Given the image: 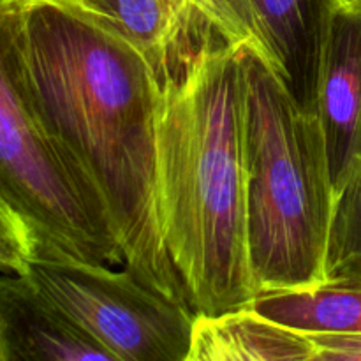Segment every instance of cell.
I'll return each instance as SVG.
<instances>
[{
  "label": "cell",
  "mask_w": 361,
  "mask_h": 361,
  "mask_svg": "<svg viewBox=\"0 0 361 361\" xmlns=\"http://www.w3.org/2000/svg\"><path fill=\"white\" fill-rule=\"evenodd\" d=\"M20 46L35 109L101 196L126 268L190 307L159 226L162 87L155 74L118 28L83 0H23Z\"/></svg>",
  "instance_id": "obj_1"
},
{
  "label": "cell",
  "mask_w": 361,
  "mask_h": 361,
  "mask_svg": "<svg viewBox=\"0 0 361 361\" xmlns=\"http://www.w3.org/2000/svg\"><path fill=\"white\" fill-rule=\"evenodd\" d=\"M242 44L212 35L166 83L157 122L161 235L196 314L252 303L247 254Z\"/></svg>",
  "instance_id": "obj_2"
},
{
  "label": "cell",
  "mask_w": 361,
  "mask_h": 361,
  "mask_svg": "<svg viewBox=\"0 0 361 361\" xmlns=\"http://www.w3.org/2000/svg\"><path fill=\"white\" fill-rule=\"evenodd\" d=\"M247 254L256 295L324 281L334 185L317 115L242 44Z\"/></svg>",
  "instance_id": "obj_3"
},
{
  "label": "cell",
  "mask_w": 361,
  "mask_h": 361,
  "mask_svg": "<svg viewBox=\"0 0 361 361\" xmlns=\"http://www.w3.org/2000/svg\"><path fill=\"white\" fill-rule=\"evenodd\" d=\"M21 6L23 0H0V204L23 229L30 259L123 264L101 196L32 101L20 46Z\"/></svg>",
  "instance_id": "obj_4"
},
{
  "label": "cell",
  "mask_w": 361,
  "mask_h": 361,
  "mask_svg": "<svg viewBox=\"0 0 361 361\" xmlns=\"http://www.w3.org/2000/svg\"><path fill=\"white\" fill-rule=\"evenodd\" d=\"M23 274L116 361H189L196 312L127 268L30 259Z\"/></svg>",
  "instance_id": "obj_5"
},
{
  "label": "cell",
  "mask_w": 361,
  "mask_h": 361,
  "mask_svg": "<svg viewBox=\"0 0 361 361\" xmlns=\"http://www.w3.org/2000/svg\"><path fill=\"white\" fill-rule=\"evenodd\" d=\"M249 46L271 67L300 108L316 115L326 32L338 0H229Z\"/></svg>",
  "instance_id": "obj_6"
},
{
  "label": "cell",
  "mask_w": 361,
  "mask_h": 361,
  "mask_svg": "<svg viewBox=\"0 0 361 361\" xmlns=\"http://www.w3.org/2000/svg\"><path fill=\"white\" fill-rule=\"evenodd\" d=\"M316 115L335 192L361 162V2L337 6L331 14Z\"/></svg>",
  "instance_id": "obj_7"
},
{
  "label": "cell",
  "mask_w": 361,
  "mask_h": 361,
  "mask_svg": "<svg viewBox=\"0 0 361 361\" xmlns=\"http://www.w3.org/2000/svg\"><path fill=\"white\" fill-rule=\"evenodd\" d=\"M2 361H116L25 274H0Z\"/></svg>",
  "instance_id": "obj_8"
},
{
  "label": "cell",
  "mask_w": 361,
  "mask_h": 361,
  "mask_svg": "<svg viewBox=\"0 0 361 361\" xmlns=\"http://www.w3.org/2000/svg\"><path fill=\"white\" fill-rule=\"evenodd\" d=\"M104 14L140 51L161 87L221 35L192 0H83Z\"/></svg>",
  "instance_id": "obj_9"
},
{
  "label": "cell",
  "mask_w": 361,
  "mask_h": 361,
  "mask_svg": "<svg viewBox=\"0 0 361 361\" xmlns=\"http://www.w3.org/2000/svg\"><path fill=\"white\" fill-rule=\"evenodd\" d=\"M189 361H314V344L249 305L219 316L196 314Z\"/></svg>",
  "instance_id": "obj_10"
},
{
  "label": "cell",
  "mask_w": 361,
  "mask_h": 361,
  "mask_svg": "<svg viewBox=\"0 0 361 361\" xmlns=\"http://www.w3.org/2000/svg\"><path fill=\"white\" fill-rule=\"evenodd\" d=\"M250 307L307 335H361V282L356 281L261 291Z\"/></svg>",
  "instance_id": "obj_11"
},
{
  "label": "cell",
  "mask_w": 361,
  "mask_h": 361,
  "mask_svg": "<svg viewBox=\"0 0 361 361\" xmlns=\"http://www.w3.org/2000/svg\"><path fill=\"white\" fill-rule=\"evenodd\" d=\"M324 281L361 282V162L335 190Z\"/></svg>",
  "instance_id": "obj_12"
},
{
  "label": "cell",
  "mask_w": 361,
  "mask_h": 361,
  "mask_svg": "<svg viewBox=\"0 0 361 361\" xmlns=\"http://www.w3.org/2000/svg\"><path fill=\"white\" fill-rule=\"evenodd\" d=\"M28 259L30 249L23 229L0 204V274H23Z\"/></svg>",
  "instance_id": "obj_13"
},
{
  "label": "cell",
  "mask_w": 361,
  "mask_h": 361,
  "mask_svg": "<svg viewBox=\"0 0 361 361\" xmlns=\"http://www.w3.org/2000/svg\"><path fill=\"white\" fill-rule=\"evenodd\" d=\"M314 361H361V335H309Z\"/></svg>",
  "instance_id": "obj_14"
},
{
  "label": "cell",
  "mask_w": 361,
  "mask_h": 361,
  "mask_svg": "<svg viewBox=\"0 0 361 361\" xmlns=\"http://www.w3.org/2000/svg\"><path fill=\"white\" fill-rule=\"evenodd\" d=\"M356 2H358V0H338L341 6H351V4H356Z\"/></svg>",
  "instance_id": "obj_15"
},
{
  "label": "cell",
  "mask_w": 361,
  "mask_h": 361,
  "mask_svg": "<svg viewBox=\"0 0 361 361\" xmlns=\"http://www.w3.org/2000/svg\"><path fill=\"white\" fill-rule=\"evenodd\" d=\"M0 361H2V348H0Z\"/></svg>",
  "instance_id": "obj_16"
},
{
  "label": "cell",
  "mask_w": 361,
  "mask_h": 361,
  "mask_svg": "<svg viewBox=\"0 0 361 361\" xmlns=\"http://www.w3.org/2000/svg\"><path fill=\"white\" fill-rule=\"evenodd\" d=\"M358 2H361V0H358Z\"/></svg>",
  "instance_id": "obj_17"
}]
</instances>
